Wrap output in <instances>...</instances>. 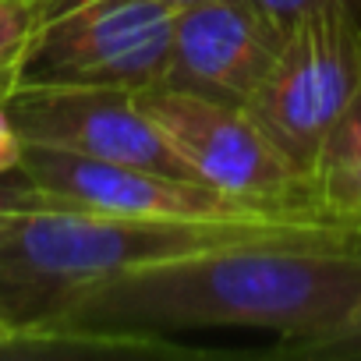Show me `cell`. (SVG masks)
<instances>
[{
	"label": "cell",
	"mask_w": 361,
	"mask_h": 361,
	"mask_svg": "<svg viewBox=\"0 0 361 361\" xmlns=\"http://www.w3.org/2000/svg\"><path fill=\"white\" fill-rule=\"evenodd\" d=\"M18 343H25V336H22V329H18V322L8 315V312H0V350H8V347H18Z\"/></svg>",
	"instance_id": "obj_13"
},
{
	"label": "cell",
	"mask_w": 361,
	"mask_h": 361,
	"mask_svg": "<svg viewBox=\"0 0 361 361\" xmlns=\"http://www.w3.org/2000/svg\"><path fill=\"white\" fill-rule=\"evenodd\" d=\"M361 71V32L347 0L308 11L280 43L266 78L245 103L273 142L308 173L354 92Z\"/></svg>",
	"instance_id": "obj_4"
},
{
	"label": "cell",
	"mask_w": 361,
	"mask_h": 361,
	"mask_svg": "<svg viewBox=\"0 0 361 361\" xmlns=\"http://www.w3.org/2000/svg\"><path fill=\"white\" fill-rule=\"evenodd\" d=\"M135 96L159 138L195 180L259 209L319 216L308 173L273 142L245 103L213 99L163 82L145 85Z\"/></svg>",
	"instance_id": "obj_3"
},
{
	"label": "cell",
	"mask_w": 361,
	"mask_h": 361,
	"mask_svg": "<svg viewBox=\"0 0 361 361\" xmlns=\"http://www.w3.org/2000/svg\"><path fill=\"white\" fill-rule=\"evenodd\" d=\"M361 301V245L241 241L131 266L68 290L29 343L142 347L216 326L312 336Z\"/></svg>",
	"instance_id": "obj_1"
},
{
	"label": "cell",
	"mask_w": 361,
	"mask_h": 361,
	"mask_svg": "<svg viewBox=\"0 0 361 361\" xmlns=\"http://www.w3.org/2000/svg\"><path fill=\"white\" fill-rule=\"evenodd\" d=\"M269 354L287 361H361V301L333 326L301 340H280Z\"/></svg>",
	"instance_id": "obj_11"
},
{
	"label": "cell",
	"mask_w": 361,
	"mask_h": 361,
	"mask_svg": "<svg viewBox=\"0 0 361 361\" xmlns=\"http://www.w3.org/2000/svg\"><path fill=\"white\" fill-rule=\"evenodd\" d=\"M357 227H361V224H357Z\"/></svg>",
	"instance_id": "obj_16"
},
{
	"label": "cell",
	"mask_w": 361,
	"mask_h": 361,
	"mask_svg": "<svg viewBox=\"0 0 361 361\" xmlns=\"http://www.w3.org/2000/svg\"><path fill=\"white\" fill-rule=\"evenodd\" d=\"M138 89L22 82L4 103L15 135L89 159H114L192 177L138 106Z\"/></svg>",
	"instance_id": "obj_7"
},
{
	"label": "cell",
	"mask_w": 361,
	"mask_h": 361,
	"mask_svg": "<svg viewBox=\"0 0 361 361\" xmlns=\"http://www.w3.org/2000/svg\"><path fill=\"white\" fill-rule=\"evenodd\" d=\"M177 8L159 0H78L43 18L22 82L145 89L166 71Z\"/></svg>",
	"instance_id": "obj_5"
},
{
	"label": "cell",
	"mask_w": 361,
	"mask_h": 361,
	"mask_svg": "<svg viewBox=\"0 0 361 361\" xmlns=\"http://www.w3.org/2000/svg\"><path fill=\"white\" fill-rule=\"evenodd\" d=\"M248 4H252L280 36H287L308 11H315L319 4H329V0H248Z\"/></svg>",
	"instance_id": "obj_12"
},
{
	"label": "cell",
	"mask_w": 361,
	"mask_h": 361,
	"mask_svg": "<svg viewBox=\"0 0 361 361\" xmlns=\"http://www.w3.org/2000/svg\"><path fill=\"white\" fill-rule=\"evenodd\" d=\"M283 36L248 0H195L177 8L163 85L248 103Z\"/></svg>",
	"instance_id": "obj_8"
},
{
	"label": "cell",
	"mask_w": 361,
	"mask_h": 361,
	"mask_svg": "<svg viewBox=\"0 0 361 361\" xmlns=\"http://www.w3.org/2000/svg\"><path fill=\"white\" fill-rule=\"evenodd\" d=\"M71 4H78V0H43L47 15H54V11H61V8H71ZM159 4H170V8H188V4H195V0H159Z\"/></svg>",
	"instance_id": "obj_14"
},
{
	"label": "cell",
	"mask_w": 361,
	"mask_h": 361,
	"mask_svg": "<svg viewBox=\"0 0 361 361\" xmlns=\"http://www.w3.org/2000/svg\"><path fill=\"white\" fill-rule=\"evenodd\" d=\"M315 213L340 224H361V71L350 99L333 121L312 166ZM361 231V227H357Z\"/></svg>",
	"instance_id": "obj_9"
},
{
	"label": "cell",
	"mask_w": 361,
	"mask_h": 361,
	"mask_svg": "<svg viewBox=\"0 0 361 361\" xmlns=\"http://www.w3.org/2000/svg\"><path fill=\"white\" fill-rule=\"evenodd\" d=\"M29 180L68 206L114 213V216H138V220H273L290 213H273L231 199L195 177H180L152 166L114 163V159H89L50 145L22 142L18 163Z\"/></svg>",
	"instance_id": "obj_6"
},
{
	"label": "cell",
	"mask_w": 361,
	"mask_h": 361,
	"mask_svg": "<svg viewBox=\"0 0 361 361\" xmlns=\"http://www.w3.org/2000/svg\"><path fill=\"white\" fill-rule=\"evenodd\" d=\"M43 18V0H0V106L22 85L25 57Z\"/></svg>",
	"instance_id": "obj_10"
},
{
	"label": "cell",
	"mask_w": 361,
	"mask_h": 361,
	"mask_svg": "<svg viewBox=\"0 0 361 361\" xmlns=\"http://www.w3.org/2000/svg\"><path fill=\"white\" fill-rule=\"evenodd\" d=\"M347 8H350V15L357 22V32H361V0H347Z\"/></svg>",
	"instance_id": "obj_15"
},
{
	"label": "cell",
	"mask_w": 361,
	"mask_h": 361,
	"mask_svg": "<svg viewBox=\"0 0 361 361\" xmlns=\"http://www.w3.org/2000/svg\"><path fill=\"white\" fill-rule=\"evenodd\" d=\"M241 241H329L361 245L354 224L322 216L273 220H138L82 206L25 213L0 224V312L25 343L32 322L68 290L99 276Z\"/></svg>",
	"instance_id": "obj_2"
}]
</instances>
